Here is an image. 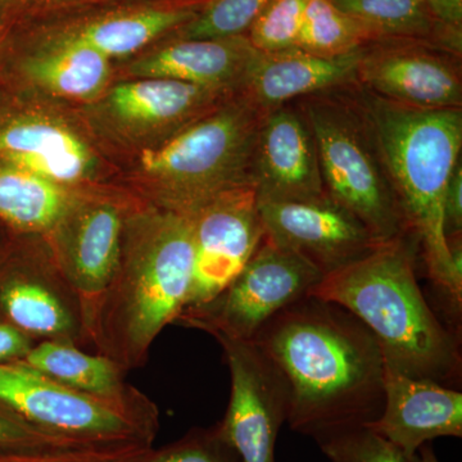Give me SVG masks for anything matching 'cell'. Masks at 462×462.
<instances>
[{
    "mask_svg": "<svg viewBox=\"0 0 462 462\" xmlns=\"http://www.w3.org/2000/svg\"><path fill=\"white\" fill-rule=\"evenodd\" d=\"M89 445H102V443H85L51 433L50 430L36 427L21 418L18 413L0 404V454Z\"/></svg>",
    "mask_w": 462,
    "mask_h": 462,
    "instance_id": "cell-32",
    "label": "cell"
},
{
    "mask_svg": "<svg viewBox=\"0 0 462 462\" xmlns=\"http://www.w3.org/2000/svg\"><path fill=\"white\" fill-rule=\"evenodd\" d=\"M419 457L421 462H439L438 460L436 452H434L433 447L425 443L420 448H419Z\"/></svg>",
    "mask_w": 462,
    "mask_h": 462,
    "instance_id": "cell-36",
    "label": "cell"
},
{
    "mask_svg": "<svg viewBox=\"0 0 462 462\" xmlns=\"http://www.w3.org/2000/svg\"><path fill=\"white\" fill-rule=\"evenodd\" d=\"M0 404L36 427L85 443L152 445L157 434L154 407L81 393L23 361L0 364Z\"/></svg>",
    "mask_w": 462,
    "mask_h": 462,
    "instance_id": "cell-7",
    "label": "cell"
},
{
    "mask_svg": "<svg viewBox=\"0 0 462 462\" xmlns=\"http://www.w3.org/2000/svg\"><path fill=\"white\" fill-rule=\"evenodd\" d=\"M234 94L181 83L142 78L112 88L103 112L124 133H170V138Z\"/></svg>",
    "mask_w": 462,
    "mask_h": 462,
    "instance_id": "cell-17",
    "label": "cell"
},
{
    "mask_svg": "<svg viewBox=\"0 0 462 462\" xmlns=\"http://www.w3.org/2000/svg\"><path fill=\"white\" fill-rule=\"evenodd\" d=\"M402 214L407 236L420 251L428 276L458 314L462 278L445 236L447 185L460 162L462 108L421 109L380 98L354 84Z\"/></svg>",
    "mask_w": 462,
    "mask_h": 462,
    "instance_id": "cell-3",
    "label": "cell"
},
{
    "mask_svg": "<svg viewBox=\"0 0 462 462\" xmlns=\"http://www.w3.org/2000/svg\"><path fill=\"white\" fill-rule=\"evenodd\" d=\"M372 33L374 42L388 41L430 42L447 35L461 48L460 32L440 25L427 0H331Z\"/></svg>",
    "mask_w": 462,
    "mask_h": 462,
    "instance_id": "cell-24",
    "label": "cell"
},
{
    "mask_svg": "<svg viewBox=\"0 0 462 462\" xmlns=\"http://www.w3.org/2000/svg\"><path fill=\"white\" fill-rule=\"evenodd\" d=\"M0 307L23 333L60 338L74 328L62 300L51 289L30 279H12L0 287Z\"/></svg>",
    "mask_w": 462,
    "mask_h": 462,
    "instance_id": "cell-25",
    "label": "cell"
},
{
    "mask_svg": "<svg viewBox=\"0 0 462 462\" xmlns=\"http://www.w3.org/2000/svg\"><path fill=\"white\" fill-rule=\"evenodd\" d=\"M60 224L66 225L63 264L67 276L80 300L88 327L93 329L120 266L123 215L112 203H88L78 211L69 208Z\"/></svg>",
    "mask_w": 462,
    "mask_h": 462,
    "instance_id": "cell-14",
    "label": "cell"
},
{
    "mask_svg": "<svg viewBox=\"0 0 462 462\" xmlns=\"http://www.w3.org/2000/svg\"><path fill=\"white\" fill-rule=\"evenodd\" d=\"M356 84L407 107H462L460 58L430 42L388 41L366 45L358 60Z\"/></svg>",
    "mask_w": 462,
    "mask_h": 462,
    "instance_id": "cell-11",
    "label": "cell"
},
{
    "mask_svg": "<svg viewBox=\"0 0 462 462\" xmlns=\"http://www.w3.org/2000/svg\"><path fill=\"white\" fill-rule=\"evenodd\" d=\"M32 2H42V3H75V2H85V0H32Z\"/></svg>",
    "mask_w": 462,
    "mask_h": 462,
    "instance_id": "cell-37",
    "label": "cell"
},
{
    "mask_svg": "<svg viewBox=\"0 0 462 462\" xmlns=\"http://www.w3.org/2000/svg\"><path fill=\"white\" fill-rule=\"evenodd\" d=\"M71 208L62 185L0 162V218L20 231L54 229Z\"/></svg>",
    "mask_w": 462,
    "mask_h": 462,
    "instance_id": "cell-22",
    "label": "cell"
},
{
    "mask_svg": "<svg viewBox=\"0 0 462 462\" xmlns=\"http://www.w3.org/2000/svg\"><path fill=\"white\" fill-rule=\"evenodd\" d=\"M427 5L440 25L461 32L462 0H427Z\"/></svg>",
    "mask_w": 462,
    "mask_h": 462,
    "instance_id": "cell-35",
    "label": "cell"
},
{
    "mask_svg": "<svg viewBox=\"0 0 462 462\" xmlns=\"http://www.w3.org/2000/svg\"><path fill=\"white\" fill-rule=\"evenodd\" d=\"M32 348V340L11 322H0V364L16 363Z\"/></svg>",
    "mask_w": 462,
    "mask_h": 462,
    "instance_id": "cell-34",
    "label": "cell"
},
{
    "mask_svg": "<svg viewBox=\"0 0 462 462\" xmlns=\"http://www.w3.org/2000/svg\"><path fill=\"white\" fill-rule=\"evenodd\" d=\"M256 54L247 35L180 39L136 60L130 72L238 94Z\"/></svg>",
    "mask_w": 462,
    "mask_h": 462,
    "instance_id": "cell-18",
    "label": "cell"
},
{
    "mask_svg": "<svg viewBox=\"0 0 462 462\" xmlns=\"http://www.w3.org/2000/svg\"><path fill=\"white\" fill-rule=\"evenodd\" d=\"M324 275L294 252L267 238L215 300L184 311L191 327L252 342L273 316L307 296Z\"/></svg>",
    "mask_w": 462,
    "mask_h": 462,
    "instance_id": "cell-8",
    "label": "cell"
},
{
    "mask_svg": "<svg viewBox=\"0 0 462 462\" xmlns=\"http://www.w3.org/2000/svg\"><path fill=\"white\" fill-rule=\"evenodd\" d=\"M199 12L191 7L123 12L87 23L72 35L106 57L129 56L170 30L180 29Z\"/></svg>",
    "mask_w": 462,
    "mask_h": 462,
    "instance_id": "cell-23",
    "label": "cell"
},
{
    "mask_svg": "<svg viewBox=\"0 0 462 462\" xmlns=\"http://www.w3.org/2000/svg\"><path fill=\"white\" fill-rule=\"evenodd\" d=\"M416 251L409 236L383 243L325 275L309 294L345 307L363 322L389 366L458 391L460 339L428 305L416 278Z\"/></svg>",
    "mask_w": 462,
    "mask_h": 462,
    "instance_id": "cell-2",
    "label": "cell"
},
{
    "mask_svg": "<svg viewBox=\"0 0 462 462\" xmlns=\"http://www.w3.org/2000/svg\"><path fill=\"white\" fill-rule=\"evenodd\" d=\"M309 0H273L249 27L247 38L258 51L296 48Z\"/></svg>",
    "mask_w": 462,
    "mask_h": 462,
    "instance_id": "cell-28",
    "label": "cell"
},
{
    "mask_svg": "<svg viewBox=\"0 0 462 462\" xmlns=\"http://www.w3.org/2000/svg\"><path fill=\"white\" fill-rule=\"evenodd\" d=\"M294 103L314 136L325 196L361 221L378 245L409 236L354 84Z\"/></svg>",
    "mask_w": 462,
    "mask_h": 462,
    "instance_id": "cell-6",
    "label": "cell"
},
{
    "mask_svg": "<svg viewBox=\"0 0 462 462\" xmlns=\"http://www.w3.org/2000/svg\"><path fill=\"white\" fill-rule=\"evenodd\" d=\"M214 337L224 346L231 376L230 402L216 425L218 434L242 462H276V438L288 420L287 384L254 342Z\"/></svg>",
    "mask_w": 462,
    "mask_h": 462,
    "instance_id": "cell-9",
    "label": "cell"
},
{
    "mask_svg": "<svg viewBox=\"0 0 462 462\" xmlns=\"http://www.w3.org/2000/svg\"><path fill=\"white\" fill-rule=\"evenodd\" d=\"M363 50L338 57L316 56L300 48L257 51L238 94L264 115L306 97L348 87L356 83Z\"/></svg>",
    "mask_w": 462,
    "mask_h": 462,
    "instance_id": "cell-16",
    "label": "cell"
},
{
    "mask_svg": "<svg viewBox=\"0 0 462 462\" xmlns=\"http://www.w3.org/2000/svg\"><path fill=\"white\" fill-rule=\"evenodd\" d=\"M443 225H445L446 239L461 238L462 231V166L457 163L448 185L443 208Z\"/></svg>",
    "mask_w": 462,
    "mask_h": 462,
    "instance_id": "cell-33",
    "label": "cell"
},
{
    "mask_svg": "<svg viewBox=\"0 0 462 462\" xmlns=\"http://www.w3.org/2000/svg\"><path fill=\"white\" fill-rule=\"evenodd\" d=\"M263 112L234 94L157 147L141 169L157 207L193 216L216 197L254 188V152Z\"/></svg>",
    "mask_w": 462,
    "mask_h": 462,
    "instance_id": "cell-5",
    "label": "cell"
},
{
    "mask_svg": "<svg viewBox=\"0 0 462 462\" xmlns=\"http://www.w3.org/2000/svg\"><path fill=\"white\" fill-rule=\"evenodd\" d=\"M0 162L60 185L84 180L94 166L90 149L78 134L63 124L33 116L0 127Z\"/></svg>",
    "mask_w": 462,
    "mask_h": 462,
    "instance_id": "cell-19",
    "label": "cell"
},
{
    "mask_svg": "<svg viewBox=\"0 0 462 462\" xmlns=\"http://www.w3.org/2000/svg\"><path fill=\"white\" fill-rule=\"evenodd\" d=\"M257 200L325 196L314 136L296 103L263 116L254 152Z\"/></svg>",
    "mask_w": 462,
    "mask_h": 462,
    "instance_id": "cell-13",
    "label": "cell"
},
{
    "mask_svg": "<svg viewBox=\"0 0 462 462\" xmlns=\"http://www.w3.org/2000/svg\"><path fill=\"white\" fill-rule=\"evenodd\" d=\"M193 258L191 216L157 207L125 221L120 266L96 327L115 363L141 364L163 328L180 318Z\"/></svg>",
    "mask_w": 462,
    "mask_h": 462,
    "instance_id": "cell-4",
    "label": "cell"
},
{
    "mask_svg": "<svg viewBox=\"0 0 462 462\" xmlns=\"http://www.w3.org/2000/svg\"><path fill=\"white\" fill-rule=\"evenodd\" d=\"M267 238L294 252L322 275L361 260L378 247L366 227L329 197L257 200Z\"/></svg>",
    "mask_w": 462,
    "mask_h": 462,
    "instance_id": "cell-12",
    "label": "cell"
},
{
    "mask_svg": "<svg viewBox=\"0 0 462 462\" xmlns=\"http://www.w3.org/2000/svg\"><path fill=\"white\" fill-rule=\"evenodd\" d=\"M366 27L340 11L331 0H309L296 48L322 57L354 53L372 44Z\"/></svg>",
    "mask_w": 462,
    "mask_h": 462,
    "instance_id": "cell-26",
    "label": "cell"
},
{
    "mask_svg": "<svg viewBox=\"0 0 462 462\" xmlns=\"http://www.w3.org/2000/svg\"><path fill=\"white\" fill-rule=\"evenodd\" d=\"M139 462H242L217 428L194 430L182 439L148 452Z\"/></svg>",
    "mask_w": 462,
    "mask_h": 462,
    "instance_id": "cell-31",
    "label": "cell"
},
{
    "mask_svg": "<svg viewBox=\"0 0 462 462\" xmlns=\"http://www.w3.org/2000/svg\"><path fill=\"white\" fill-rule=\"evenodd\" d=\"M384 404L366 425L409 456L439 437H462V393L430 380L415 379L384 361Z\"/></svg>",
    "mask_w": 462,
    "mask_h": 462,
    "instance_id": "cell-15",
    "label": "cell"
},
{
    "mask_svg": "<svg viewBox=\"0 0 462 462\" xmlns=\"http://www.w3.org/2000/svg\"><path fill=\"white\" fill-rule=\"evenodd\" d=\"M273 0H212L180 27L181 39H221L247 35Z\"/></svg>",
    "mask_w": 462,
    "mask_h": 462,
    "instance_id": "cell-27",
    "label": "cell"
},
{
    "mask_svg": "<svg viewBox=\"0 0 462 462\" xmlns=\"http://www.w3.org/2000/svg\"><path fill=\"white\" fill-rule=\"evenodd\" d=\"M25 74L33 84L63 98H98L111 76L109 58L69 35L56 47L26 60Z\"/></svg>",
    "mask_w": 462,
    "mask_h": 462,
    "instance_id": "cell-20",
    "label": "cell"
},
{
    "mask_svg": "<svg viewBox=\"0 0 462 462\" xmlns=\"http://www.w3.org/2000/svg\"><path fill=\"white\" fill-rule=\"evenodd\" d=\"M252 342L287 384V422L296 433L320 443L382 413V349L345 307L307 294L273 316Z\"/></svg>",
    "mask_w": 462,
    "mask_h": 462,
    "instance_id": "cell-1",
    "label": "cell"
},
{
    "mask_svg": "<svg viewBox=\"0 0 462 462\" xmlns=\"http://www.w3.org/2000/svg\"><path fill=\"white\" fill-rule=\"evenodd\" d=\"M331 462H421L409 456L369 428L337 434L318 443Z\"/></svg>",
    "mask_w": 462,
    "mask_h": 462,
    "instance_id": "cell-29",
    "label": "cell"
},
{
    "mask_svg": "<svg viewBox=\"0 0 462 462\" xmlns=\"http://www.w3.org/2000/svg\"><path fill=\"white\" fill-rule=\"evenodd\" d=\"M151 449L149 443H102L5 452L0 454V462H139Z\"/></svg>",
    "mask_w": 462,
    "mask_h": 462,
    "instance_id": "cell-30",
    "label": "cell"
},
{
    "mask_svg": "<svg viewBox=\"0 0 462 462\" xmlns=\"http://www.w3.org/2000/svg\"><path fill=\"white\" fill-rule=\"evenodd\" d=\"M21 361L81 393L118 402L139 401L124 393L117 363L102 356L85 354L66 343L42 342L32 346Z\"/></svg>",
    "mask_w": 462,
    "mask_h": 462,
    "instance_id": "cell-21",
    "label": "cell"
},
{
    "mask_svg": "<svg viewBox=\"0 0 462 462\" xmlns=\"http://www.w3.org/2000/svg\"><path fill=\"white\" fill-rule=\"evenodd\" d=\"M191 220L193 276L184 311L215 300L238 276L264 238L254 188L216 197Z\"/></svg>",
    "mask_w": 462,
    "mask_h": 462,
    "instance_id": "cell-10",
    "label": "cell"
}]
</instances>
